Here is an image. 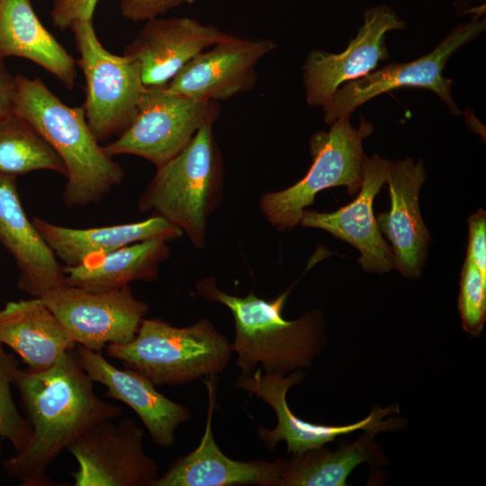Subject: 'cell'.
<instances>
[{
    "label": "cell",
    "mask_w": 486,
    "mask_h": 486,
    "mask_svg": "<svg viewBox=\"0 0 486 486\" xmlns=\"http://www.w3.org/2000/svg\"><path fill=\"white\" fill-rule=\"evenodd\" d=\"M25 418L32 428L27 446L1 461L4 472L21 486H55L50 465L87 429L122 415V409L100 398L81 367L76 350L42 372L14 370Z\"/></svg>",
    "instance_id": "6da1fadb"
},
{
    "label": "cell",
    "mask_w": 486,
    "mask_h": 486,
    "mask_svg": "<svg viewBox=\"0 0 486 486\" xmlns=\"http://www.w3.org/2000/svg\"><path fill=\"white\" fill-rule=\"evenodd\" d=\"M14 109L53 148L67 169L63 200L68 208L101 201L124 177L93 134L82 106L64 104L39 77L15 75Z\"/></svg>",
    "instance_id": "7a4b0ae2"
},
{
    "label": "cell",
    "mask_w": 486,
    "mask_h": 486,
    "mask_svg": "<svg viewBox=\"0 0 486 486\" xmlns=\"http://www.w3.org/2000/svg\"><path fill=\"white\" fill-rule=\"evenodd\" d=\"M292 288L266 301L253 292L246 297L220 291L212 278L200 281L197 293L225 305L231 312L235 338L230 343L242 374H252L258 365L266 374L284 375L310 366L322 346V322L317 311L286 320L283 310Z\"/></svg>",
    "instance_id": "3957f363"
},
{
    "label": "cell",
    "mask_w": 486,
    "mask_h": 486,
    "mask_svg": "<svg viewBox=\"0 0 486 486\" xmlns=\"http://www.w3.org/2000/svg\"><path fill=\"white\" fill-rule=\"evenodd\" d=\"M214 122H206L176 156L157 167L139 201L140 211H154L184 232L197 248L205 245L208 218L223 192Z\"/></svg>",
    "instance_id": "277c9868"
},
{
    "label": "cell",
    "mask_w": 486,
    "mask_h": 486,
    "mask_svg": "<svg viewBox=\"0 0 486 486\" xmlns=\"http://www.w3.org/2000/svg\"><path fill=\"white\" fill-rule=\"evenodd\" d=\"M106 355L121 360L155 386L181 385L218 375L228 366L231 346L207 319L177 328L158 319H144L134 338L109 344Z\"/></svg>",
    "instance_id": "5b68a950"
},
{
    "label": "cell",
    "mask_w": 486,
    "mask_h": 486,
    "mask_svg": "<svg viewBox=\"0 0 486 486\" xmlns=\"http://www.w3.org/2000/svg\"><path fill=\"white\" fill-rule=\"evenodd\" d=\"M330 125L328 131H319L310 140L312 164L307 174L284 190L261 196L259 206L264 216L279 230L300 224L303 211L320 192L346 186L352 195L360 190L366 158L363 140L373 132L374 126L364 118L358 129L350 125L348 118Z\"/></svg>",
    "instance_id": "8992f818"
},
{
    "label": "cell",
    "mask_w": 486,
    "mask_h": 486,
    "mask_svg": "<svg viewBox=\"0 0 486 486\" xmlns=\"http://www.w3.org/2000/svg\"><path fill=\"white\" fill-rule=\"evenodd\" d=\"M70 30L79 54L76 65L86 78L82 107L101 143L120 136L130 125L145 86L138 64L123 54L108 51L100 42L93 21L77 22Z\"/></svg>",
    "instance_id": "52a82bcc"
},
{
    "label": "cell",
    "mask_w": 486,
    "mask_h": 486,
    "mask_svg": "<svg viewBox=\"0 0 486 486\" xmlns=\"http://www.w3.org/2000/svg\"><path fill=\"white\" fill-rule=\"evenodd\" d=\"M217 102L167 92L164 87L145 88L135 118L106 152L133 155L158 167L176 156L208 121H216Z\"/></svg>",
    "instance_id": "ba28073f"
},
{
    "label": "cell",
    "mask_w": 486,
    "mask_h": 486,
    "mask_svg": "<svg viewBox=\"0 0 486 486\" xmlns=\"http://www.w3.org/2000/svg\"><path fill=\"white\" fill-rule=\"evenodd\" d=\"M485 19L479 15L467 23L456 26L429 54L408 63H390L382 69L368 73L338 88L323 105L324 120L328 124L349 118L361 104L391 90L402 86L424 87L434 91L454 115H460L451 97L453 81L443 76L449 57L460 47L475 39L485 30Z\"/></svg>",
    "instance_id": "9c48e42d"
},
{
    "label": "cell",
    "mask_w": 486,
    "mask_h": 486,
    "mask_svg": "<svg viewBox=\"0 0 486 486\" xmlns=\"http://www.w3.org/2000/svg\"><path fill=\"white\" fill-rule=\"evenodd\" d=\"M256 368L252 374L238 376L235 386L249 392L267 403L275 412L277 424L268 429L258 426L257 435L265 446L273 451L280 441H284L287 453L300 454L320 448L337 437L363 430L374 435L380 432L393 431L404 426L400 418L383 419L386 416L399 413V405H391L385 409L374 408L370 414L355 423L348 425H327L305 421L293 414L288 406L286 394L289 389L302 382L304 374L296 371L284 377L279 374H262Z\"/></svg>",
    "instance_id": "30bf717a"
},
{
    "label": "cell",
    "mask_w": 486,
    "mask_h": 486,
    "mask_svg": "<svg viewBox=\"0 0 486 486\" xmlns=\"http://www.w3.org/2000/svg\"><path fill=\"white\" fill-rule=\"evenodd\" d=\"M40 298L76 345L96 352L132 340L148 310L129 284L102 292L64 284Z\"/></svg>",
    "instance_id": "8fae6325"
},
{
    "label": "cell",
    "mask_w": 486,
    "mask_h": 486,
    "mask_svg": "<svg viewBox=\"0 0 486 486\" xmlns=\"http://www.w3.org/2000/svg\"><path fill=\"white\" fill-rule=\"evenodd\" d=\"M102 421L83 433L68 451L78 463L75 486H154L156 461L143 449V429L131 418Z\"/></svg>",
    "instance_id": "7c38bea8"
},
{
    "label": "cell",
    "mask_w": 486,
    "mask_h": 486,
    "mask_svg": "<svg viewBox=\"0 0 486 486\" xmlns=\"http://www.w3.org/2000/svg\"><path fill=\"white\" fill-rule=\"evenodd\" d=\"M364 24L356 38L341 53L310 51L302 67L306 100L310 105L323 106L338 86L362 77L388 58L385 34L405 28V22L389 6L380 4L365 10Z\"/></svg>",
    "instance_id": "4fadbf2b"
},
{
    "label": "cell",
    "mask_w": 486,
    "mask_h": 486,
    "mask_svg": "<svg viewBox=\"0 0 486 486\" xmlns=\"http://www.w3.org/2000/svg\"><path fill=\"white\" fill-rule=\"evenodd\" d=\"M275 48L269 39L232 35L195 56L164 88L198 100H227L253 87L257 63Z\"/></svg>",
    "instance_id": "5bb4252c"
},
{
    "label": "cell",
    "mask_w": 486,
    "mask_h": 486,
    "mask_svg": "<svg viewBox=\"0 0 486 486\" xmlns=\"http://www.w3.org/2000/svg\"><path fill=\"white\" fill-rule=\"evenodd\" d=\"M232 35L191 17L145 21L123 55L135 61L145 88L165 87L195 56Z\"/></svg>",
    "instance_id": "9a60e30c"
},
{
    "label": "cell",
    "mask_w": 486,
    "mask_h": 486,
    "mask_svg": "<svg viewBox=\"0 0 486 486\" xmlns=\"http://www.w3.org/2000/svg\"><path fill=\"white\" fill-rule=\"evenodd\" d=\"M392 165L376 154L366 157L362 184L353 202L332 212L304 210L300 220L303 227L324 230L356 248L361 254L358 263L367 273L384 274L394 268L392 248L382 235L373 207Z\"/></svg>",
    "instance_id": "2e32d148"
},
{
    "label": "cell",
    "mask_w": 486,
    "mask_h": 486,
    "mask_svg": "<svg viewBox=\"0 0 486 486\" xmlns=\"http://www.w3.org/2000/svg\"><path fill=\"white\" fill-rule=\"evenodd\" d=\"M426 180L421 159L406 158L393 163L386 183L389 185L391 209L380 213L377 224L392 244L394 268L403 276H420L432 238L418 203L419 190Z\"/></svg>",
    "instance_id": "e0dca14e"
},
{
    "label": "cell",
    "mask_w": 486,
    "mask_h": 486,
    "mask_svg": "<svg viewBox=\"0 0 486 486\" xmlns=\"http://www.w3.org/2000/svg\"><path fill=\"white\" fill-rule=\"evenodd\" d=\"M217 375L204 380L209 407L205 429L198 446L173 462L159 475L154 486H276L282 459L238 461L225 455L212 432V415L216 406Z\"/></svg>",
    "instance_id": "ac0fdd59"
},
{
    "label": "cell",
    "mask_w": 486,
    "mask_h": 486,
    "mask_svg": "<svg viewBox=\"0 0 486 486\" xmlns=\"http://www.w3.org/2000/svg\"><path fill=\"white\" fill-rule=\"evenodd\" d=\"M81 367L94 382L103 384L106 397L130 407L151 436L161 447L173 446L178 426L191 418L189 410L155 389L145 376L130 369H120L109 363L102 352L76 345Z\"/></svg>",
    "instance_id": "d6986e66"
},
{
    "label": "cell",
    "mask_w": 486,
    "mask_h": 486,
    "mask_svg": "<svg viewBox=\"0 0 486 486\" xmlns=\"http://www.w3.org/2000/svg\"><path fill=\"white\" fill-rule=\"evenodd\" d=\"M16 176L0 174V244L19 270L18 288L41 297L65 284L63 266L47 245L20 201Z\"/></svg>",
    "instance_id": "ffe728a7"
},
{
    "label": "cell",
    "mask_w": 486,
    "mask_h": 486,
    "mask_svg": "<svg viewBox=\"0 0 486 486\" xmlns=\"http://www.w3.org/2000/svg\"><path fill=\"white\" fill-rule=\"evenodd\" d=\"M0 343L35 373L50 368L76 346L40 297L8 302L0 310Z\"/></svg>",
    "instance_id": "44dd1931"
},
{
    "label": "cell",
    "mask_w": 486,
    "mask_h": 486,
    "mask_svg": "<svg viewBox=\"0 0 486 486\" xmlns=\"http://www.w3.org/2000/svg\"><path fill=\"white\" fill-rule=\"evenodd\" d=\"M32 223L65 266H78L139 241L150 238L171 241L183 235L179 228L158 215L137 222L87 229L59 226L39 217H34Z\"/></svg>",
    "instance_id": "7402d4cb"
},
{
    "label": "cell",
    "mask_w": 486,
    "mask_h": 486,
    "mask_svg": "<svg viewBox=\"0 0 486 486\" xmlns=\"http://www.w3.org/2000/svg\"><path fill=\"white\" fill-rule=\"evenodd\" d=\"M9 57L37 64L68 90L76 86V60L45 28L31 0H0V60Z\"/></svg>",
    "instance_id": "603a6c76"
},
{
    "label": "cell",
    "mask_w": 486,
    "mask_h": 486,
    "mask_svg": "<svg viewBox=\"0 0 486 486\" xmlns=\"http://www.w3.org/2000/svg\"><path fill=\"white\" fill-rule=\"evenodd\" d=\"M167 240L150 238L92 257L76 266H65V284L88 292L120 289L133 281H155L170 254Z\"/></svg>",
    "instance_id": "cb8c5ba5"
},
{
    "label": "cell",
    "mask_w": 486,
    "mask_h": 486,
    "mask_svg": "<svg viewBox=\"0 0 486 486\" xmlns=\"http://www.w3.org/2000/svg\"><path fill=\"white\" fill-rule=\"evenodd\" d=\"M374 436L364 432L355 442H344L335 450L323 446L282 459L276 486H346L348 476L359 464L382 462Z\"/></svg>",
    "instance_id": "d4e9b609"
},
{
    "label": "cell",
    "mask_w": 486,
    "mask_h": 486,
    "mask_svg": "<svg viewBox=\"0 0 486 486\" xmlns=\"http://www.w3.org/2000/svg\"><path fill=\"white\" fill-rule=\"evenodd\" d=\"M50 170L66 176V166L53 148L15 112L0 117V174L24 175Z\"/></svg>",
    "instance_id": "484cf974"
},
{
    "label": "cell",
    "mask_w": 486,
    "mask_h": 486,
    "mask_svg": "<svg viewBox=\"0 0 486 486\" xmlns=\"http://www.w3.org/2000/svg\"><path fill=\"white\" fill-rule=\"evenodd\" d=\"M17 362L0 343V437L12 445L14 454L21 453L29 444L32 428L29 421L16 408L11 385Z\"/></svg>",
    "instance_id": "4316f807"
},
{
    "label": "cell",
    "mask_w": 486,
    "mask_h": 486,
    "mask_svg": "<svg viewBox=\"0 0 486 486\" xmlns=\"http://www.w3.org/2000/svg\"><path fill=\"white\" fill-rule=\"evenodd\" d=\"M458 310L464 331L480 335L486 320V279L468 258L461 273Z\"/></svg>",
    "instance_id": "83f0119b"
},
{
    "label": "cell",
    "mask_w": 486,
    "mask_h": 486,
    "mask_svg": "<svg viewBox=\"0 0 486 486\" xmlns=\"http://www.w3.org/2000/svg\"><path fill=\"white\" fill-rule=\"evenodd\" d=\"M99 0H54L50 10L53 25L60 30L71 29L80 22L93 21Z\"/></svg>",
    "instance_id": "f1b7e54d"
},
{
    "label": "cell",
    "mask_w": 486,
    "mask_h": 486,
    "mask_svg": "<svg viewBox=\"0 0 486 486\" xmlns=\"http://www.w3.org/2000/svg\"><path fill=\"white\" fill-rule=\"evenodd\" d=\"M198 0H120L119 6L122 16L132 22H145L159 17L168 11Z\"/></svg>",
    "instance_id": "f546056e"
},
{
    "label": "cell",
    "mask_w": 486,
    "mask_h": 486,
    "mask_svg": "<svg viewBox=\"0 0 486 486\" xmlns=\"http://www.w3.org/2000/svg\"><path fill=\"white\" fill-rule=\"evenodd\" d=\"M468 258L486 279V214L479 209L468 220Z\"/></svg>",
    "instance_id": "4dcf8cb0"
},
{
    "label": "cell",
    "mask_w": 486,
    "mask_h": 486,
    "mask_svg": "<svg viewBox=\"0 0 486 486\" xmlns=\"http://www.w3.org/2000/svg\"><path fill=\"white\" fill-rule=\"evenodd\" d=\"M16 96L15 75L0 60V117L14 112Z\"/></svg>",
    "instance_id": "1f68e13d"
}]
</instances>
